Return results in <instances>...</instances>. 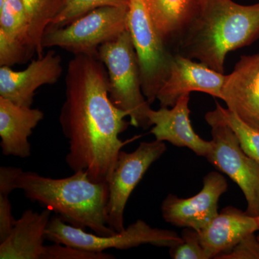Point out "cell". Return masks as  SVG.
Listing matches in <instances>:
<instances>
[{
	"label": "cell",
	"instance_id": "obj_19",
	"mask_svg": "<svg viewBox=\"0 0 259 259\" xmlns=\"http://www.w3.org/2000/svg\"><path fill=\"white\" fill-rule=\"evenodd\" d=\"M155 27L167 45L180 42L197 18L202 0H144Z\"/></svg>",
	"mask_w": 259,
	"mask_h": 259
},
{
	"label": "cell",
	"instance_id": "obj_23",
	"mask_svg": "<svg viewBox=\"0 0 259 259\" xmlns=\"http://www.w3.org/2000/svg\"><path fill=\"white\" fill-rule=\"evenodd\" d=\"M182 241L170 248V255L174 259H208L201 242L199 232L185 228L182 232Z\"/></svg>",
	"mask_w": 259,
	"mask_h": 259
},
{
	"label": "cell",
	"instance_id": "obj_20",
	"mask_svg": "<svg viewBox=\"0 0 259 259\" xmlns=\"http://www.w3.org/2000/svg\"><path fill=\"white\" fill-rule=\"evenodd\" d=\"M29 23L30 46L37 58L44 56L42 38L53 20L63 9L66 0H21Z\"/></svg>",
	"mask_w": 259,
	"mask_h": 259
},
{
	"label": "cell",
	"instance_id": "obj_13",
	"mask_svg": "<svg viewBox=\"0 0 259 259\" xmlns=\"http://www.w3.org/2000/svg\"><path fill=\"white\" fill-rule=\"evenodd\" d=\"M222 100L247 125L259 130V53L241 56L226 75Z\"/></svg>",
	"mask_w": 259,
	"mask_h": 259
},
{
	"label": "cell",
	"instance_id": "obj_17",
	"mask_svg": "<svg viewBox=\"0 0 259 259\" xmlns=\"http://www.w3.org/2000/svg\"><path fill=\"white\" fill-rule=\"evenodd\" d=\"M51 214L48 209L40 212L25 211L8 238L0 243V259H42Z\"/></svg>",
	"mask_w": 259,
	"mask_h": 259
},
{
	"label": "cell",
	"instance_id": "obj_26",
	"mask_svg": "<svg viewBox=\"0 0 259 259\" xmlns=\"http://www.w3.org/2000/svg\"><path fill=\"white\" fill-rule=\"evenodd\" d=\"M16 220L12 213L9 196L0 194V243L11 233Z\"/></svg>",
	"mask_w": 259,
	"mask_h": 259
},
{
	"label": "cell",
	"instance_id": "obj_21",
	"mask_svg": "<svg viewBox=\"0 0 259 259\" xmlns=\"http://www.w3.org/2000/svg\"><path fill=\"white\" fill-rule=\"evenodd\" d=\"M214 110L235 133L242 149L259 164V130L247 125L231 110L216 102Z\"/></svg>",
	"mask_w": 259,
	"mask_h": 259
},
{
	"label": "cell",
	"instance_id": "obj_8",
	"mask_svg": "<svg viewBox=\"0 0 259 259\" xmlns=\"http://www.w3.org/2000/svg\"><path fill=\"white\" fill-rule=\"evenodd\" d=\"M204 118L211 127L212 134V148L206 158L238 185L246 200L245 212L258 217V163L243 151L233 130L215 110L207 112Z\"/></svg>",
	"mask_w": 259,
	"mask_h": 259
},
{
	"label": "cell",
	"instance_id": "obj_14",
	"mask_svg": "<svg viewBox=\"0 0 259 259\" xmlns=\"http://www.w3.org/2000/svg\"><path fill=\"white\" fill-rule=\"evenodd\" d=\"M190 95L179 99L171 107H161L159 110L151 108L148 112L151 125V134L155 140L170 143L177 147H185L193 151L197 156L207 157L212 148L211 141L202 139L196 134L191 124Z\"/></svg>",
	"mask_w": 259,
	"mask_h": 259
},
{
	"label": "cell",
	"instance_id": "obj_6",
	"mask_svg": "<svg viewBox=\"0 0 259 259\" xmlns=\"http://www.w3.org/2000/svg\"><path fill=\"white\" fill-rule=\"evenodd\" d=\"M128 29L139 61L141 88L150 105L168 78L175 54L158 33L144 0H131Z\"/></svg>",
	"mask_w": 259,
	"mask_h": 259
},
{
	"label": "cell",
	"instance_id": "obj_7",
	"mask_svg": "<svg viewBox=\"0 0 259 259\" xmlns=\"http://www.w3.org/2000/svg\"><path fill=\"white\" fill-rule=\"evenodd\" d=\"M46 238L53 243L94 252H104L111 248L126 250L148 244L171 248L182 241L176 232L153 228L142 220L132 223L123 231L104 236L71 226L58 215L51 218Z\"/></svg>",
	"mask_w": 259,
	"mask_h": 259
},
{
	"label": "cell",
	"instance_id": "obj_4",
	"mask_svg": "<svg viewBox=\"0 0 259 259\" xmlns=\"http://www.w3.org/2000/svg\"><path fill=\"white\" fill-rule=\"evenodd\" d=\"M97 58L106 68L109 95L114 105L127 112L131 125L151 127L148 117L151 107L143 93L139 61L128 29L99 48Z\"/></svg>",
	"mask_w": 259,
	"mask_h": 259
},
{
	"label": "cell",
	"instance_id": "obj_18",
	"mask_svg": "<svg viewBox=\"0 0 259 259\" xmlns=\"http://www.w3.org/2000/svg\"><path fill=\"white\" fill-rule=\"evenodd\" d=\"M33 53L21 0H0V66L23 63Z\"/></svg>",
	"mask_w": 259,
	"mask_h": 259
},
{
	"label": "cell",
	"instance_id": "obj_3",
	"mask_svg": "<svg viewBox=\"0 0 259 259\" xmlns=\"http://www.w3.org/2000/svg\"><path fill=\"white\" fill-rule=\"evenodd\" d=\"M15 187L71 226L90 228L100 236L117 233L107 223L108 183L93 182L86 171H75L66 178L52 179L21 169Z\"/></svg>",
	"mask_w": 259,
	"mask_h": 259
},
{
	"label": "cell",
	"instance_id": "obj_11",
	"mask_svg": "<svg viewBox=\"0 0 259 259\" xmlns=\"http://www.w3.org/2000/svg\"><path fill=\"white\" fill-rule=\"evenodd\" d=\"M226 75L214 71L201 62H196L175 54L168 78L157 95L160 105L173 107L179 99L192 92H200L223 99V88Z\"/></svg>",
	"mask_w": 259,
	"mask_h": 259
},
{
	"label": "cell",
	"instance_id": "obj_25",
	"mask_svg": "<svg viewBox=\"0 0 259 259\" xmlns=\"http://www.w3.org/2000/svg\"><path fill=\"white\" fill-rule=\"evenodd\" d=\"M217 259H259V240L254 233L249 235L233 249L218 255Z\"/></svg>",
	"mask_w": 259,
	"mask_h": 259
},
{
	"label": "cell",
	"instance_id": "obj_12",
	"mask_svg": "<svg viewBox=\"0 0 259 259\" xmlns=\"http://www.w3.org/2000/svg\"><path fill=\"white\" fill-rule=\"evenodd\" d=\"M61 62V56L51 50L23 71L0 66V97L20 106L31 107L37 89L59 81L63 73Z\"/></svg>",
	"mask_w": 259,
	"mask_h": 259
},
{
	"label": "cell",
	"instance_id": "obj_15",
	"mask_svg": "<svg viewBox=\"0 0 259 259\" xmlns=\"http://www.w3.org/2000/svg\"><path fill=\"white\" fill-rule=\"evenodd\" d=\"M258 231L257 217L228 206L199 232L202 246L210 259L230 251L245 237Z\"/></svg>",
	"mask_w": 259,
	"mask_h": 259
},
{
	"label": "cell",
	"instance_id": "obj_5",
	"mask_svg": "<svg viewBox=\"0 0 259 259\" xmlns=\"http://www.w3.org/2000/svg\"><path fill=\"white\" fill-rule=\"evenodd\" d=\"M129 7L105 6L89 12L61 28H49L42 47H59L74 56H97L99 48L127 29Z\"/></svg>",
	"mask_w": 259,
	"mask_h": 259
},
{
	"label": "cell",
	"instance_id": "obj_9",
	"mask_svg": "<svg viewBox=\"0 0 259 259\" xmlns=\"http://www.w3.org/2000/svg\"><path fill=\"white\" fill-rule=\"evenodd\" d=\"M166 151L165 143L155 140L141 142L133 152L121 151L119 153L108 182L110 194L107 204V225L115 232L125 229L124 212L130 196L150 166Z\"/></svg>",
	"mask_w": 259,
	"mask_h": 259
},
{
	"label": "cell",
	"instance_id": "obj_22",
	"mask_svg": "<svg viewBox=\"0 0 259 259\" xmlns=\"http://www.w3.org/2000/svg\"><path fill=\"white\" fill-rule=\"evenodd\" d=\"M130 1L131 0H66L64 8L53 20L49 28L66 26L89 12L102 7H129Z\"/></svg>",
	"mask_w": 259,
	"mask_h": 259
},
{
	"label": "cell",
	"instance_id": "obj_16",
	"mask_svg": "<svg viewBox=\"0 0 259 259\" xmlns=\"http://www.w3.org/2000/svg\"><path fill=\"white\" fill-rule=\"evenodd\" d=\"M44 118L39 109L20 106L0 97V138L5 156L27 158L31 154L29 138Z\"/></svg>",
	"mask_w": 259,
	"mask_h": 259
},
{
	"label": "cell",
	"instance_id": "obj_27",
	"mask_svg": "<svg viewBox=\"0 0 259 259\" xmlns=\"http://www.w3.org/2000/svg\"><path fill=\"white\" fill-rule=\"evenodd\" d=\"M22 168L12 166L0 168V194L9 196L15 190V181Z\"/></svg>",
	"mask_w": 259,
	"mask_h": 259
},
{
	"label": "cell",
	"instance_id": "obj_10",
	"mask_svg": "<svg viewBox=\"0 0 259 259\" xmlns=\"http://www.w3.org/2000/svg\"><path fill=\"white\" fill-rule=\"evenodd\" d=\"M228 187L223 175L209 172L204 177L202 190L193 197L180 198L168 194L162 202V216L173 226L202 231L219 213L218 202Z\"/></svg>",
	"mask_w": 259,
	"mask_h": 259
},
{
	"label": "cell",
	"instance_id": "obj_1",
	"mask_svg": "<svg viewBox=\"0 0 259 259\" xmlns=\"http://www.w3.org/2000/svg\"><path fill=\"white\" fill-rule=\"evenodd\" d=\"M65 83L59 122L69 144L66 163L74 172H88L93 182L108 183L127 144L119 136L131 125L128 115L110 100L107 69L97 56H74Z\"/></svg>",
	"mask_w": 259,
	"mask_h": 259
},
{
	"label": "cell",
	"instance_id": "obj_28",
	"mask_svg": "<svg viewBox=\"0 0 259 259\" xmlns=\"http://www.w3.org/2000/svg\"><path fill=\"white\" fill-rule=\"evenodd\" d=\"M257 219H258V226H259V215L258 216V217H257ZM257 238H258V239L259 240V235L258 236H257Z\"/></svg>",
	"mask_w": 259,
	"mask_h": 259
},
{
	"label": "cell",
	"instance_id": "obj_2",
	"mask_svg": "<svg viewBox=\"0 0 259 259\" xmlns=\"http://www.w3.org/2000/svg\"><path fill=\"white\" fill-rule=\"evenodd\" d=\"M258 38L259 3L242 5L233 0H202L198 15L177 45L176 54L224 74L227 54Z\"/></svg>",
	"mask_w": 259,
	"mask_h": 259
},
{
	"label": "cell",
	"instance_id": "obj_24",
	"mask_svg": "<svg viewBox=\"0 0 259 259\" xmlns=\"http://www.w3.org/2000/svg\"><path fill=\"white\" fill-rule=\"evenodd\" d=\"M113 255L105 252H94L54 243L46 245L42 259H113Z\"/></svg>",
	"mask_w": 259,
	"mask_h": 259
}]
</instances>
